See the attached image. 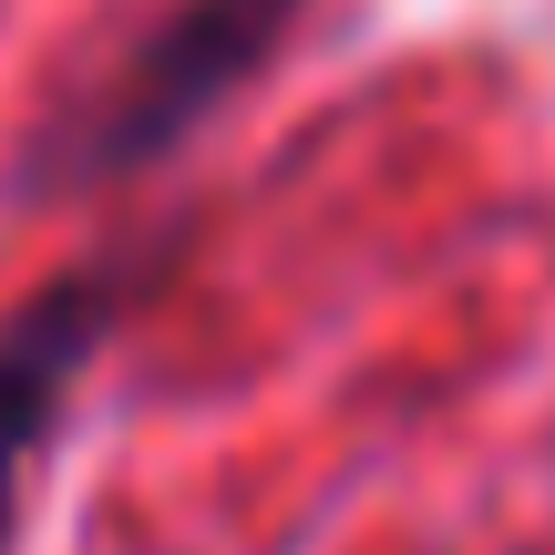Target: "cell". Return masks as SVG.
<instances>
[{
    "label": "cell",
    "instance_id": "1",
    "mask_svg": "<svg viewBox=\"0 0 555 555\" xmlns=\"http://www.w3.org/2000/svg\"><path fill=\"white\" fill-rule=\"evenodd\" d=\"M309 0H176L155 31H134L114 52V73L31 144L21 176L41 196H82V185H124L144 165H165L176 144H196V124H217L227 103L278 62V41L298 31Z\"/></svg>",
    "mask_w": 555,
    "mask_h": 555
},
{
    "label": "cell",
    "instance_id": "2",
    "mask_svg": "<svg viewBox=\"0 0 555 555\" xmlns=\"http://www.w3.org/2000/svg\"><path fill=\"white\" fill-rule=\"evenodd\" d=\"M176 247H103V258L62 268L52 288H31L11 319H0V555L21 545V483H31L41 442L73 412V380L93 371V350L134 319V298L165 278Z\"/></svg>",
    "mask_w": 555,
    "mask_h": 555
}]
</instances>
